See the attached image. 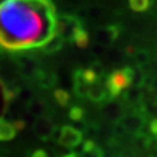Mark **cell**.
I'll list each match as a JSON object with an SVG mask.
<instances>
[{
  "instance_id": "obj_1",
  "label": "cell",
  "mask_w": 157,
  "mask_h": 157,
  "mask_svg": "<svg viewBox=\"0 0 157 157\" xmlns=\"http://www.w3.org/2000/svg\"><path fill=\"white\" fill-rule=\"evenodd\" d=\"M57 20L50 0H2L0 2V47L27 50L55 37Z\"/></svg>"
},
{
  "instance_id": "obj_2",
  "label": "cell",
  "mask_w": 157,
  "mask_h": 157,
  "mask_svg": "<svg viewBox=\"0 0 157 157\" xmlns=\"http://www.w3.org/2000/svg\"><path fill=\"white\" fill-rule=\"evenodd\" d=\"M83 141V134L79 129L71 127V126H64L61 129V136L58 143L65 148H76L78 147Z\"/></svg>"
},
{
  "instance_id": "obj_3",
  "label": "cell",
  "mask_w": 157,
  "mask_h": 157,
  "mask_svg": "<svg viewBox=\"0 0 157 157\" xmlns=\"http://www.w3.org/2000/svg\"><path fill=\"white\" fill-rule=\"evenodd\" d=\"M55 129V126L48 118H39L34 124V133L42 141L51 139Z\"/></svg>"
},
{
  "instance_id": "obj_4",
  "label": "cell",
  "mask_w": 157,
  "mask_h": 157,
  "mask_svg": "<svg viewBox=\"0 0 157 157\" xmlns=\"http://www.w3.org/2000/svg\"><path fill=\"white\" fill-rule=\"evenodd\" d=\"M20 130L17 128V122H8L2 121L0 122V141H11L13 140Z\"/></svg>"
},
{
  "instance_id": "obj_5",
  "label": "cell",
  "mask_w": 157,
  "mask_h": 157,
  "mask_svg": "<svg viewBox=\"0 0 157 157\" xmlns=\"http://www.w3.org/2000/svg\"><path fill=\"white\" fill-rule=\"evenodd\" d=\"M126 85H127V78L124 75H121V73L115 75L111 80V89H112L113 93L119 92L121 89H124Z\"/></svg>"
},
{
  "instance_id": "obj_6",
  "label": "cell",
  "mask_w": 157,
  "mask_h": 157,
  "mask_svg": "<svg viewBox=\"0 0 157 157\" xmlns=\"http://www.w3.org/2000/svg\"><path fill=\"white\" fill-rule=\"evenodd\" d=\"M149 0H130V5L135 11H143L147 8Z\"/></svg>"
},
{
  "instance_id": "obj_7",
  "label": "cell",
  "mask_w": 157,
  "mask_h": 157,
  "mask_svg": "<svg viewBox=\"0 0 157 157\" xmlns=\"http://www.w3.org/2000/svg\"><path fill=\"white\" fill-rule=\"evenodd\" d=\"M29 111L32 114L35 115H41L43 113V104L41 102H32L29 106Z\"/></svg>"
},
{
  "instance_id": "obj_8",
  "label": "cell",
  "mask_w": 157,
  "mask_h": 157,
  "mask_svg": "<svg viewBox=\"0 0 157 157\" xmlns=\"http://www.w3.org/2000/svg\"><path fill=\"white\" fill-rule=\"evenodd\" d=\"M82 117H83V112H82V109H79L78 107H73L70 111V118L72 119L73 121H79Z\"/></svg>"
},
{
  "instance_id": "obj_9",
  "label": "cell",
  "mask_w": 157,
  "mask_h": 157,
  "mask_svg": "<svg viewBox=\"0 0 157 157\" xmlns=\"http://www.w3.org/2000/svg\"><path fill=\"white\" fill-rule=\"evenodd\" d=\"M29 157H49V152L44 149H36L30 154Z\"/></svg>"
},
{
  "instance_id": "obj_10",
  "label": "cell",
  "mask_w": 157,
  "mask_h": 157,
  "mask_svg": "<svg viewBox=\"0 0 157 157\" xmlns=\"http://www.w3.org/2000/svg\"><path fill=\"white\" fill-rule=\"evenodd\" d=\"M56 98L59 104H62V105H65L69 100V95L65 93V92H57L56 93Z\"/></svg>"
},
{
  "instance_id": "obj_11",
  "label": "cell",
  "mask_w": 157,
  "mask_h": 157,
  "mask_svg": "<svg viewBox=\"0 0 157 157\" xmlns=\"http://www.w3.org/2000/svg\"><path fill=\"white\" fill-rule=\"evenodd\" d=\"M120 157H135V152L133 150L126 149L124 151H122L120 154Z\"/></svg>"
},
{
  "instance_id": "obj_12",
  "label": "cell",
  "mask_w": 157,
  "mask_h": 157,
  "mask_svg": "<svg viewBox=\"0 0 157 157\" xmlns=\"http://www.w3.org/2000/svg\"><path fill=\"white\" fill-rule=\"evenodd\" d=\"M150 130H151V133L154 134V136H156L157 137V120H155V121H152L151 122Z\"/></svg>"
},
{
  "instance_id": "obj_13",
  "label": "cell",
  "mask_w": 157,
  "mask_h": 157,
  "mask_svg": "<svg viewBox=\"0 0 157 157\" xmlns=\"http://www.w3.org/2000/svg\"><path fill=\"white\" fill-rule=\"evenodd\" d=\"M61 157H82V155H79L77 152H67L65 155H63Z\"/></svg>"
},
{
  "instance_id": "obj_14",
  "label": "cell",
  "mask_w": 157,
  "mask_h": 157,
  "mask_svg": "<svg viewBox=\"0 0 157 157\" xmlns=\"http://www.w3.org/2000/svg\"><path fill=\"white\" fill-rule=\"evenodd\" d=\"M113 157H120V155H118V156H113Z\"/></svg>"
},
{
  "instance_id": "obj_15",
  "label": "cell",
  "mask_w": 157,
  "mask_h": 157,
  "mask_svg": "<svg viewBox=\"0 0 157 157\" xmlns=\"http://www.w3.org/2000/svg\"><path fill=\"white\" fill-rule=\"evenodd\" d=\"M156 148H157V141H156Z\"/></svg>"
},
{
  "instance_id": "obj_16",
  "label": "cell",
  "mask_w": 157,
  "mask_h": 157,
  "mask_svg": "<svg viewBox=\"0 0 157 157\" xmlns=\"http://www.w3.org/2000/svg\"><path fill=\"white\" fill-rule=\"evenodd\" d=\"M150 157H152V156H150Z\"/></svg>"
}]
</instances>
